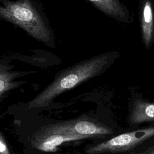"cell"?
<instances>
[{"mask_svg": "<svg viewBox=\"0 0 154 154\" xmlns=\"http://www.w3.org/2000/svg\"><path fill=\"white\" fill-rule=\"evenodd\" d=\"M117 51L109 52L84 60L60 73L55 79L27 105L28 109L46 106L57 96L105 72L119 57Z\"/></svg>", "mask_w": 154, "mask_h": 154, "instance_id": "1", "label": "cell"}, {"mask_svg": "<svg viewBox=\"0 0 154 154\" xmlns=\"http://www.w3.org/2000/svg\"><path fill=\"white\" fill-rule=\"evenodd\" d=\"M0 16L20 27L37 40L49 44L50 29L30 0H5L0 5Z\"/></svg>", "mask_w": 154, "mask_h": 154, "instance_id": "2", "label": "cell"}, {"mask_svg": "<svg viewBox=\"0 0 154 154\" xmlns=\"http://www.w3.org/2000/svg\"><path fill=\"white\" fill-rule=\"evenodd\" d=\"M40 131L48 133L100 137L112 134V129L99 122L86 118H78L45 125Z\"/></svg>", "mask_w": 154, "mask_h": 154, "instance_id": "3", "label": "cell"}, {"mask_svg": "<svg viewBox=\"0 0 154 154\" xmlns=\"http://www.w3.org/2000/svg\"><path fill=\"white\" fill-rule=\"evenodd\" d=\"M154 136V126L120 134L108 140L93 145L86 150L87 154L124 152L132 150Z\"/></svg>", "mask_w": 154, "mask_h": 154, "instance_id": "4", "label": "cell"}, {"mask_svg": "<svg viewBox=\"0 0 154 154\" xmlns=\"http://www.w3.org/2000/svg\"><path fill=\"white\" fill-rule=\"evenodd\" d=\"M93 138L91 136L74 135L62 134L48 133L38 130L29 138L31 146L38 150L46 152H54L63 143L69 141H79Z\"/></svg>", "mask_w": 154, "mask_h": 154, "instance_id": "5", "label": "cell"}, {"mask_svg": "<svg viewBox=\"0 0 154 154\" xmlns=\"http://www.w3.org/2000/svg\"><path fill=\"white\" fill-rule=\"evenodd\" d=\"M96 8L121 22H129L128 9L119 0H89Z\"/></svg>", "mask_w": 154, "mask_h": 154, "instance_id": "6", "label": "cell"}, {"mask_svg": "<svg viewBox=\"0 0 154 154\" xmlns=\"http://www.w3.org/2000/svg\"><path fill=\"white\" fill-rule=\"evenodd\" d=\"M129 120L132 125L154 122V102L136 100L133 103Z\"/></svg>", "mask_w": 154, "mask_h": 154, "instance_id": "7", "label": "cell"}, {"mask_svg": "<svg viewBox=\"0 0 154 154\" xmlns=\"http://www.w3.org/2000/svg\"><path fill=\"white\" fill-rule=\"evenodd\" d=\"M141 32L144 44L149 48L154 37V13L150 0H145L141 13Z\"/></svg>", "mask_w": 154, "mask_h": 154, "instance_id": "8", "label": "cell"}, {"mask_svg": "<svg viewBox=\"0 0 154 154\" xmlns=\"http://www.w3.org/2000/svg\"><path fill=\"white\" fill-rule=\"evenodd\" d=\"M15 76V73L0 69V96L17 85V84L13 81Z\"/></svg>", "mask_w": 154, "mask_h": 154, "instance_id": "9", "label": "cell"}, {"mask_svg": "<svg viewBox=\"0 0 154 154\" xmlns=\"http://www.w3.org/2000/svg\"><path fill=\"white\" fill-rule=\"evenodd\" d=\"M0 154H11L10 149L4 137V135L0 131Z\"/></svg>", "mask_w": 154, "mask_h": 154, "instance_id": "10", "label": "cell"}, {"mask_svg": "<svg viewBox=\"0 0 154 154\" xmlns=\"http://www.w3.org/2000/svg\"><path fill=\"white\" fill-rule=\"evenodd\" d=\"M131 154H154V145L149 147L148 149L143 152L138 153H134Z\"/></svg>", "mask_w": 154, "mask_h": 154, "instance_id": "11", "label": "cell"}]
</instances>
